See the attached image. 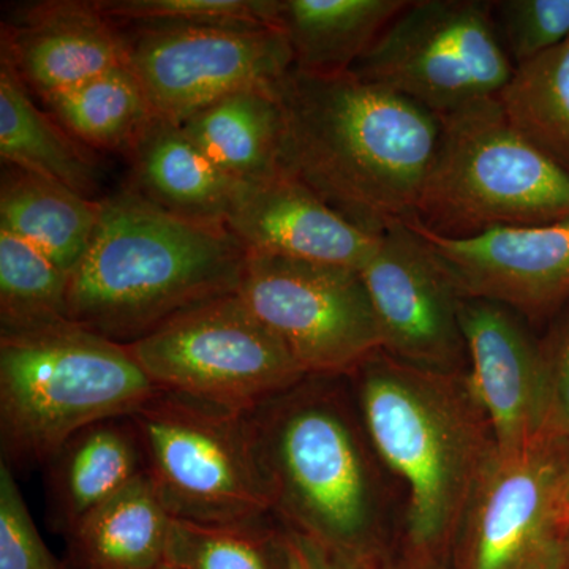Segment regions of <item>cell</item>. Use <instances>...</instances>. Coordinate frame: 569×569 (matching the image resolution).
Instances as JSON below:
<instances>
[{"instance_id": "obj_29", "label": "cell", "mask_w": 569, "mask_h": 569, "mask_svg": "<svg viewBox=\"0 0 569 569\" xmlns=\"http://www.w3.org/2000/svg\"><path fill=\"white\" fill-rule=\"evenodd\" d=\"M112 21L134 28L268 24L277 28L279 0H102Z\"/></svg>"}, {"instance_id": "obj_10", "label": "cell", "mask_w": 569, "mask_h": 569, "mask_svg": "<svg viewBox=\"0 0 569 569\" xmlns=\"http://www.w3.org/2000/svg\"><path fill=\"white\" fill-rule=\"evenodd\" d=\"M238 295L307 376H351L381 350L358 269L247 252Z\"/></svg>"}, {"instance_id": "obj_35", "label": "cell", "mask_w": 569, "mask_h": 569, "mask_svg": "<svg viewBox=\"0 0 569 569\" xmlns=\"http://www.w3.org/2000/svg\"><path fill=\"white\" fill-rule=\"evenodd\" d=\"M383 569H415L403 557H397L391 563H388Z\"/></svg>"}, {"instance_id": "obj_15", "label": "cell", "mask_w": 569, "mask_h": 569, "mask_svg": "<svg viewBox=\"0 0 569 569\" xmlns=\"http://www.w3.org/2000/svg\"><path fill=\"white\" fill-rule=\"evenodd\" d=\"M460 325L468 381L492 427L497 451L518 455L545 426V373L539 337L518 312L486 299L462 298Z\"/></svg>"}, {"instance_id": "obj_3", "label": "cell", "mask_w": 569, "mask_h": 569, "mask_svg": "<svg viewBox=\"0 0 569 569\" xmlns=\"http://www.w3.org/2000/svg\"><path fill=\"white\" fill-rule=\"evenodd\" d=\"M347 380L377 455L403 489L400 557L415 569L448 568L468 497L496 451L468 373L430 372L380 350Z\"/></svg>"}, {"instance_id": "obj_11", "label": "cell", "mask_w": 569, "mask_h": 569, "mask_svg": "<svg viewBox=\"0 0 569 569\" xmlns=\"http://www.w3.org/2000/svg\"><path fill=\"white\" fill-rule=\"evenodd\" d=\"M569 438L541 433L518 455L492 452L475 482L448 569H561L569 530L560 478Z\"/></svg>"}, {"instance_id": "obj_26", "label": "cell", "mask_w": 569, "mask_h": 569, "mask_svg": "<svg viewBox=\"0 0 569 569\" xmlns=\"http://www.w3.org/2000/svg\"><path fill=\"white\" fill-rule=\"evenodd\" d=\"M497 99L519 132L569 171V39L516 67Z\"/></svg>"}, {"instance_id": "obj_1", "label": "cell", "mask_w": 569, "mask_h": 569, "mask_svg": "<svg viewBox=\"0 0 569 569\" xmlns=\"http://www.w3.org/2000/svg\"><path fill=\"white\" fill-rule=\"evenodd\" d=\"M272 516L346 569L400 556L403 512L347 377L307 376L250 413Z\"/></svg>"}, {"instance_id": "obj_28", "label": "cell", "mask_w": 569, "mask_h": 569, "mask_svg": "<svg viewBox=\"0 0 569 569\" xmlns=\"http://www.w3.org/2000/svg\"><path fill=\"white\" fill-rule=\"evenodd\" d=\"M69 282L47 254L0 228V335L69 320Z\"/></svg>"}, {"instance_id": "obj_17", "label": "cell", "mask_w": 569, "mask_h": 569, "mask_svg": "<svg viewBox=\"0 0 569 569\" xmlns=\"http://www.w3.org/2000/svg\"><path fill=\"white\" fill-rule=\"evenodd\" d=\"M224 228L247 252L361 271L380 236L356 227L284 173L244 183Z\"/></svg>"}, {"instance_id": "obj_25", "label": "cell", "mask_w": 569, "mask_h": 569, "mask_svg": "<svg viewBox=\"0 0 569 569\" xmlns=\"http://www.w3.org/2000/svg\"><path fill=\"white\" fill-rule=\"evenodd\" d=\"M63 129L92 148L127 152L156 112L129 63L48 100Z\"/></svg>"}, {"instance_id": "obj_22", "label": "cell", "mask_w": 569, "mask_h": 569, "mask_svg": "<svg viewBox=\"0 0 569 569\" xmlns=\"http://www.w3.org/2000/svg\"><path fill=\"white\" fill-rule=\"evenodd\" d=\"M276 86L231 93L181 123L194 144L236 181L254 183L282 173L283 114Z\"/></svg>"}, {"instance_id": "obj_20", "label": "cell", "mask_w": 569, "mask_h": 569, "mask_svg": "<svg viewBox=\"0 0 569 569\" xmlns=\"http://www.w3.org/2000/svg\"><path fill=\"white\" fill-rule=\"evenodd\" d=\"M102 201L66 183L7 164L0 186V228L47 254L62 271L81 263L99 224Z\"/></svg>"}, {"instance_id": "obj_21", "label": "cell", "mask_w": 569, "mask_h": 569, "mask_svg": "<svg viewBox=\"0 0 569 569\" xmlns=\"http://www.w3.org/2000/svg\"><path fill=\"white\" fill-rule=\"evenodd\" d=\"M173 516L146 471L89 512L67 535L74 569H156L164 561Z\"/></svg>"}, {"instance_id": "obj_24", "label": "cell", "mask_w": 569, "mask_h": 569, "mask_svg": "<svg viewBox=\"0 0 569 569\" xmlns=\"http://www.w3.org/2000/svg\"><path fill=\"white\" fill-rule=\"evenodd\" d=\"M0 156L7 164L66 183L84 197L97 189V167L70 133L33 104L9 58L0 59Z\"/></svg>"}, {"instance_id": "obj_30", "label": "cell", "mask_w": 569, "mask_h": 569, "mask_svg": "<svg viewBox=\"0 0 569 569\" xmlns=\"http://www.w3.org/2000/svg\"><path fill=\"white\" fill-rule=\"evenodd\" d=\"M490 7L515 69L569 39V0H497Z\"/></svg>"}, {"instance_id": "obj_34", "label": "cell", "mask_w": 569, "mask_h": 569, "mask_svg": "<svg viewBox=\"0 0 569 569\" xmlns=\"http://www.w3.org/2000/svg\"><path fill=\"white\" fill-rule=\"evenodd\" d=\"M559 496L561 518H563L565 526H567L569 530V447L567 459H565L563 463V470H561Z\"/></svg>"}, {"instance_id": "obj_6", "label": "cell", "mask_w": 569, "mask_h": 569, "mask_svg": "<svg viewBox=\"0 0 569 569\" xmlns=\"http://www.w3.org/2000/svg\"><path fill=\"white\" fill-rule=\"evenodd\" d=\"M440 122L415 219L422 227L462 238L569 219V171L519 132L498 99L440 116Z\"/></svg>"}, {"instance_id": "obj_7", "label": "cell", "mask_w": 569, "mask_h": 569, "mask_svg": "<svg viewBox=\"0 0 569 569\" xmlns=\"http://www.w3.org/2000/svg\"><path fill=\"white\" fill-rule=\"evenodd\" d=\"M129 418L173 518L233 523L272 515L250 413L157 388Z\"/></svg>"}, {"instance_id": "obj_38", "label": "cell", "mask_w": 569, "mask_h": 569, "mask_svg": "<svg viewBox=\"0 0 569 569\" xmlns=\"http://www.w3.org/2000/svg\"><path fill=\"white\" fill-rule=\"evenodd\" d=\"M437 569H448V568H437Z\"/></svg>"}, {"instance_id": "obj_9", "label": "cell", "mask_w": 569, "mask_h": 569, "mask_svg": "<svg viewBox=\"0 0 569 569\" xmlns=\"http://www.w3.org/2000/svg\"><path fill=\"white\" fill-rule=\"evenodd\" d=\"M350 71L440 118L497 99L515 66L498 39L490 2L410 0Z\"/></svg>"}, {"instance_id": "obj_8", "label": "cell", "mask_w": 569, "mask_h": 569, "mask_svg": "<svg viewBox=\"0 0 569 569\" xmlns=\"http://www.w3.org/2000/svg\"><path fill=\"white\" fill-rule=\"evenodd\" d=\"M127 347L156 388L241 413L307 377L238 291L190 307Z\"/></svg>"}, {"instance_id": "obj_13", "label": "cell", "mask_w": 569, "mask_h": 569, "mask_svg": "<svg viewBox=\"0 0 569 569\" xmlns=\"http://www.w3.org/2000/svg\"><path fill=\"white\" fill-rule=\"evenodd\" d=\"M381 351L430 372L468 373L458 287L408 224L378 238L361 268Z\"/></svg>"}, {"instance_id": "obj_32", "label": "cell", "mask_w": 569, "mask_h": 569, "mask_svg": "<svg viewBox=\"0 0 569 569\" xmlns=\"http://www.w3.org/2000/svg\"><path fill=\"white\" fill-rule=\"evenodd\" d=\"M545 373L542 433L569 438V302L539 337Z\"/></svg>"}, {"instance_id": "obj_2", "label": "cell", "mask_w": 569, "mask_h": 569, "mask_svg": "<svg viewBox=\"0 0 569 569\" xmlns=\"http://www.w3.org/2000/svg\"><path fill=\"white\" fill-rule=\"evenodd\" d=\"M280 170L367 233L417 219L441 122L402 93L353 71L291 70L277 82Z\"/></svg>"}, {"instance_id": "obj_23", "label": "cell", "mask_w": 569, "mask_h": 569, "mask_svg": "<svg viewBox=\"0 0 569 569\" xmlns=\"http://www.w3.org/2000/svg\"><path fill=\"white\" fill-rule=\"evenodd\" d=\"M410 0H279L277 28L293 52L295 70L346 73Z\"/></svg>"}, {"instance_id": "obj_4", "label": "cell", "mask_w": 569, "mask_h": 569, "mask_svg": "<svg viewBox=\"0 0 569 569\" xmlns=\"http://www.w3.org/2000/svg\"><path fill=\"white\" fill-rule=\"evenodd\" d=\"M246 258L227 228L183 219L129 187L102 201L70 276L67 318L130 346L190 307L236 293Z\"/></svg>"}, {"instance_id": "obj_19", "label": "cell", "mask_w": 569, "mask_h": 569, "mask_svg": "<svg viewBox=\"0 0 569 569\" xmlns=\"http://www.w3.org/2000/svg\"><path fill=\"white\" fill-rule=\"evenodd\" d=\"M47 467L52 526L66 537L146 471L140 436L129 417L84 427Z\"/></svg>"}, {"instance_id": "obj_31", "label": "cell", "mask_w": 569, "mask_h": 569, "mask_svg": "<svg viewBox=\"0 0 569 569\" xmlns=\"http://www.w3.org/2000/svg\"><path fill=\"white\" fill-rule=\"evenodd\" d=\"M0 569H69L44 545L14 470L3 460H0Z\"/></svg>"}, {"instance_id": "obj_5", "label": "cell", "mask_w": 569, "mask_h": 569, "mask_svg": "<svg viewBox=\"0 0 569 569\" xmlns=\"http://www.w3.org/2000/svg\"><path fill=\"white\" fill-rule=\"evenodd\" d=\"M157 391L130 348L70 320L0 335V443L11 468L47 466L84 427Z\"/></svg>"}, {"instance_id": "obj_16", "label": "cell", "mask_w": 569, "mask_h": 569, "mask_svg": "<svg viewBox=\"0 0 569 569\" xmlns=\"http://www.w3.org/2000/svg\"><path fill=\"white\" fill-rule=\"evenodd\" d=\"M2 54L43 103L129 63L126 33L99 3L81 0L18 10L2 24Z\"/></svg>"}, {"instance_id": "obj_33", "label": "cell", "mask_w": 569, "mask_h": 569, "mask_svg": "<svg viewBox=\"0 0 569 569\" xmlns=\"http://www.w3.org/2000/svg\"><path fill=\"white\" fill-rule=\"evenodd\" d=\"M282 531L287 569H346L312 539L283 526Z\"/></svg>"}, {"instance_id": "obj_27", "label": "cell", "mask_w": 569, "mask_h": 569, "mask_svg": "<svg viewBox=\"0 0 569 569\" xmlns=\"http://www.w3.org/2000/svg\"><path fill=\"white\" fill-rule=\"evenodd\" d=\"M264 518L233 523L171 522L163 563L179 569H287L282 526Z\"/></svg>"}, {"instance_id": "obj_36", "label": "cell", "mask_w": 569, "mask_h": 569, "mask_svg": "<svg viewBox=\"0 0 569 569\" xmlns=\"http://www.w3.org/2000/svg\"><path fill=\"white\" fill-rule=\"evenodd\" d=\"M156 569H179V568L171 567V565H168V563H162V565H160L159 568H156Z\"/></svg>"}, {"instance_id": "obj_12", "label": "cell", "mask_w": 569, "mask_h": 569, "mask_svg": "<svg viewBox=\"0 0 569 569\" xmlns=\"http://www.w3.org/2000/svg\"><path fill=\"white\" fill-rule=\"evenodd\" d=\"M129 67L153 112L182 123L217 100L276 86L293 70V52L276 26L134 28Z\"/></svg>"}, {"instance_id": "obj_14", "label": "cell", "mask_w": 569, "mask_h": 569, "mask_svg": "<svg viewBox=\"0 0 569 569\" xmlns=\"http://www.w3.org/2000/svg\"><path fill=\"white\" fill-rule=\"evenodd\" d=\"M407 224L462 298L509 307L530 325L549 323L569 302V219L462 238L433 233L417 220Z\"/></svg>"}, {"instance_id": "obj_18", "label": "cell", "mask_w": 569, "mask_h": 569, "mask_svg": "<svg viewBox=\"0 0 569 569\" xmlns=\"http://www.w3.org/2000/svg\"><path fill=\"white\" fill-rule=\"evenodd\" d=\"M127 153L134 187L148 200L183 219L224 227L244 183L223 173L181 123L153 116Z\"/></svg>"}, {"instance_id": "obj_37", "label": "cell", "mask_w": 569, "mask_h": 569, "mask_svg": "<svg viewBox=\"0 0 569 569\" xmlns=\"http://www.w3.org/2000/svg\"><path fill=\"white\" fill-rule=\"evenodd\" d=\"M561 569H569V553H568L567 560H565L563 567H561Z\"/></svg>"}]
</instances>
